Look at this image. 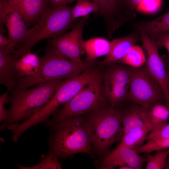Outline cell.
Here are the masks:
<instances>
[{
	"label": "cell",
	"mask_w": 169,
	"mask_h": 169,
	"mask_svg": "<svg viewBox=\"0 0 169 169\" xmlns=\"http://www.w3.org/2000/svg\"><path fill=\"white\" fill-rule=\"evenodd\" d=\"M162 47H164L166 49L169 54V36L163 40L161 44L160 49Z\"/></svg>",
	"instance_id": "836d02e7"
},
{
	"label": "cell",
	"mask_w": 169,
	"mask_h": 169,
	"mask_svg": "<svg viewBox=\"0 0 169 169\" xmlns=\"http://www.w3.org/2000/svg\"><path fill=\"white\" fill-rule=\"evenodd\" d=\"M83 47L86 54L85 59L90 62L98 58L107 55L110 51L111 43L103 38H93L84 41Z\"/></svg>",
	"instance_id": "ffe728a7"
},
{
	"label": "cell",
	"mask_w": 169,
	"mask_h": 169,
	"mask_svg": "<svg viewBox=\"0 0 169 169\" xmlns=\"http://www.w3.org/2000/svg\"><path fill=\"white\" fill-rule=\"evenodd\" d=\"M102 77V89L110 106L115 108L126 100L130 79V66L119 63L110 65Z\"/></svg>",
	"instance_id": "9c48e42d"
},
{
	"label": "cell",
	"mask_w": 169,
	"mask_h": 169,
	"mask_svg": "<svg viewBox=\"0 0 169 169\" xmlns=\"http://www.w3.org/2000/svg\"><path fill=\"white\" fill-rule=\"evenodd\" d=\"M141 39L140 31L135 30L129 35L114 39L111 43L109 54L101 62L103 65H108L117 63L122 59L131 48Z\"/></svg>",
	"instance_id": "2e32d148"
},
{
	"label": "cell",
	"mask_w": 169,
	"mask_h": 169,
	"mask_svg": "<svg viewBox=\"0 0 169 169\" xmlns=\"http://www.w3.org/2000/svg\"><path fill=\"white\" fill-rule=\"evenodd\" d=\"M77 3L72 8L73 19L89 16L92 12L95 13L98 10L96 4L89 0H76Z\"/></svg>",
	"instance_id": "d4e9b609"
},
{
	"label": "cell",
	"mask_w": 169,
	"mask_h": 169,
	"mask_svg": "<svg viewBox=\"0 0 169 169\" xmlns=\"http://www.w3.org/2000/svg\"><path fill=\"white\" fill-rule=\"evenodd\" d=\"M164 169H169V153H168L166 160Z\"/></svg>",
	"instance_id": "d590c367"
},
{
	"label": "cell",
	"mask_w": 169,
	"mask_h": 169,
	"mask_svg": "<svg viewBox=\"0 0 169 169\" xmlns=\"http://www.w3.org/2000/svg\"><path fill=\"white\" fill-rule=\"evenodd\" d=\"M142 0H119L122 10L128 18L132 21L136 17L135 9Z\"/></svg>",
	"instance_id": "f1b7e54d"
},
{
	"label": "cell",
	"mask_w": 169,
	"mask_h": 169,
	"mask_svg": "<svg viewBox=\"0 0 169 169\" xmlns=\"http://www.w3.org/2000/svg\"><path fill=\"white\" fill-rule=\"evenodd\" d=\"M140 31L143 47L148 58L145 64L149 74L160 84L166 99V105L169 106V94L167 87V74L165 61L160 56L156 44L144 31Z\"/></svg>",
	"instance_id": "7c38bea8"
},
{
	"label": "cell",
	"mask_w": 169,
	"mask_h": 169,
	"mask_svg": "<svg viewBox=\"0 0 169 169\" xmlns=\"http://www.w3.org/2000/svg\"><path fill=\"white\" fill-rule=\"evenodd\" d=\"M169 119V106L161 103L155 104L150 109L149 123L151 131L167 122Z\"/></svg>",
	"instance_id": "7402d4cb"
},
{
	"label": "cell",
	"mask_w": 169,
	"mask_h": 169,
	"mask_svg": "<svg viewBox=\"0 0 169 169\" xmlns=\"http://www.w3.org/2000/svg\"><path fill=\"white\" fill-rule=\"evenodd\" d=\"M169 148V138L165 139H151L148 140L136 151L138 153H149Z\"/></svg>",
	"instance_id": "484cf974"
},
{
	"label": "cell",
	"mask_w": 169,
	"mask_h": 169,
	"mask_svg": "<svg viewBox=\"0 0 169 169\" xmlns=\"http://www.w3.org/2000/svg\"><path fill=\"white\" fill-rule=\"evenodd\" d=\"M131 26L135 30L145 32L160 49L163 40L169 36V10L154 19L135 22Z\"/></svg>",
	"instance_id": "9a60e30c"
},
{
	"label": "cell",
	"mask_w": 169,
	"mask_h": 169,
	"mask_svg": "<svg viewBox=\"0 0 169 169\" xmlns=\"http://www.w3.org/2000/svg\"><path fill=\"white\" fill-rule=\"evenodd\" d=\"M42 161L37 165L31 167H27L17 164L19 169H62L61 164L58 158L47 154L41 155Z\"/></svg>",
	"instance_id": "4316f807"
},
{
	"label": "cell",
	"mask_w": 169,
	"mask_h": 169,
	"mask_svg": "<svg viewBox=\"0 0 169 169\" xmlns=\"http://www.w3.org/2000/svg\"><path fill=\"white\" fill-rule=\"evenodd\" d=\"M39 65L33 74L20 76L14 90H24L58 79H70L85 70L58 54L48 43L45 53L39 58Z\"/></svg>",
	"instance_id": "5b68a950"
},
{
	"label": "cell",
	"mask_w": 169,
	"mask_h": 169,
	"mask_svg": "<svg viewBox=\"0 0 169 169\" xmlns=\"http://www.w3.org/2000/svg\"><path fill=\"white\" fill-rule=\"evenodd\" d=\"M18 58L13 54L0 50V84L12 92L20 76L17 67Z\"/></svg>",
	"instance_id": "e0dca14e"
},
{
	"label": "cell",
	"mask_w": 169,
	"mask_h": 169,
	"mask_svg": "<svg viewBox=\"0 0 169 169\" xmlns=\"http://www.w3.org/2000/svg\"><path fill=\"white\" fill-rule=\"evenodd\" d=\"M146 61L145 55L142 49L139 46L135 45L125 56L116 63L136 68L144 65Z\"/></svg>",
	"instance_id": "cb8c5ba5"
},
{
	"label": "cell",
	"mask_w": 169,
	"mask_h": 169,
	"mask_svg": "<svg viewBox=\"0 0 169 169\" xmlns=\"http://www.w3.org/2000/svg\"><path fill=\"white\" fill-rule=\"evenodd\" d=\"M168 154L166 149L156 151L154 155H149L147 158L146 169H163Z\"/></svg>",
	"instance_id": "83f0119b"
},
{
	"label": "cell",
	"mask_w": 169,
	"mask_h": 169,
	"mask_svg": "<svg viewBox=\"0 0 169 169\" xmlns=\"http://www.w3.org/2000/svg\"><path fill=\"white\" fill-rule=\"evenodd\" d=\"M8 91L0 96V121L5 120L8 114V110H6L4 107L5 104L9 103V97Z\"/></svg>",
	"instance_id": "1f68e13d"
},
{
	"label": "cell",
	"mask_w": 169,
	"mask_h": 169,
	"mask_svg": "<svg viewBox=\"0 0 169 169\" xmlns=\"http://www.w3.org/2000/svg\"><path fill=\"white\" fill-rule=\"evenodd\" d=\"M168 138H169V123L167 122L150 131L147 135L146 140Z\"/></svg>",
	"instance_id": "f546056e"
},
{
	"label": "cell",
	"mask_w": 169,
	"mask_h": 169,
	"mask_svg": "<svg viewBox=\"0 0 169 169\" xmlns=\"http://www.w3.org/2000/svg\"><path fill=\"white\" fill-rule=\"evenodd\" d=\"M99 72L95 69H85L77 76L64 80L44 106L32 116L18 124L20 130L24 132L36 125L46 123L58 107L72 99Z\"/></svg>",
	"instance_id": "52a82bcc"
},
{
	"label": "cell",
	"mask_w": 169,
	"mask_h": 169,
	"mask_svg": "<svg viewBox=\"0 0 169 169\" xmlns=\"http://www.w3.org/2000/svg\"><path fill=\"white\" fill-rule=\"evenodd\" d=\"M95 152L102 157L110 147L121 140L123 135L120 114L116 108L108 106L83 115Z\"/></svg>",
	"instance_id": "277c9868"
},
{
	"label": "cell",
	"mask_w": 169,
	"mask_h": 169,
	"mask_svg": "<svg viewBox=\"0 0 169 169\" xmlns=\"http://www.w3.org/2000/svg\"><path fill=\"white\" fill-rule=\"evenodd\" d=\"M166 150L168 152V153H169V148L167 149Z\"/></svg>",
	"instance_id": "f35d334b"
},
{
	"label": "cell",
	"mask_w": 169,
	"mask_h": 169,
	"mask_svg": "<svg viewBox=\"0 0 169 169\" xmlns=\"http://www.w3.org/2000/svg\"><path fill=\"white\" fill-rule=\"evenodd\" d=\"M19 10L28 27L35 24L49 7V0H12Z\"/></svg>",
	"instance_id": "d6986e66"
},
{
	"label": "cell",
	"mask_w": 169,
	"mask_h": 169,
	"mask_svg": "<svg viewBox=\"0 0 169 169\" xmlns=\"http://www.w3.org/2000/svg\"><path fill=\"white\" fill-rule=\"evenodd\" d=\"M9 43V41L8 38L0 33V50H5Z\"/></svg>",
	"instance_id": "d6a6232c"
},
{
	"label": "cell",
	"mask_w": 169,
	"mask_h": 169,
	"mask_svg": "<svg viewBox=\"0 0 169 169\" xmlns=\"http://www.w3.org/2000/svg\"><path fill=\"white\" fill-rule=\"evenodd\" d=\"M110 106L103 92L102 76L99 72L72 99L56 111L52 117L46 121V124L49 127L68 118Z\"/></svg>",
	"instance_id": "8992f818"
},
{
	"label": "cell",
	"mask_w": 169,
	"mask_h": 169,
	"mask_svg": "<svg viewBox=\"0 0 169 169\" xmlns=\"http://www.w3.org/2000/svg\"><path fill=\"white\" fill-rule=\"evenodd\" d=\"M39 65V59L34 54L28 53L18 59L17 67L20 76L31 75L34 74Z\"/></svg>",
	"instance_id": "603a6c76"
},
{
	"label": "cell",
	"mask_w": 169,
	"mask_h": 169,
	"mask_svg": "<svg viewBox=\"0 0 169 169\" xmlns=\"http://www.w3.org/2000/svg\"><path fill=\"white\" fill-rule=\"evenodd\" d=\"M49 128L48 154L67 158L83 153L95 157L87 123L83 115L68 118Z\"/></svg>",
	"instance_id": "6da1fadb"
},
{
	"label": "cell",
	"mask_w": 169,
	"mask_h": 169,
	"mask_svg": "<svg viewBox=\"0 0 169 169\" xmlns=\"http://www.w3.org/2000/svg\"><path fill=\"white\" fill-rule=\"evenodd\" d=\"M161 0H142L137 7L140 11L148 13H154L158 11Z\"/></svg>",
	"instance_id": "4dcf8cb0"
},
{
	"label": "cell",
	"mask_w": 169,
	"mask_h": 169,
	"mask_svg": "<svg viewBox=\"0 0 169 169\" xmlns=\"http://www.w3.org/2000/svg\"><path fill=\"white\" fill-rule=\"evenodd\" d=\"M89 0L97 5L98 10L95 13L104 19L110 38L123 24L132 21L123 13L119 0Z\"/></svg>",
	"instance_id": "5bb4252c"
},
{
	"label": "cell",
	"mask_w": 169,
	"mask_h": 169,
	"mask_svg": "<svg viewBox=\"0 0 169 169\" xmlns=\"http://www.w3.org/2000/svg\"><path fill=\"white\" fill-rule=\"evenodd\" d=\"M166 68L167 74V87L168 93L169 94V67H167L166 66Z\"/></svg>",
	"instance_id": "74e56055"
},
{
	"label": "cell",
	"mask_w": 169,
	"mask_h": 169,
	"mask_svg": "<svg viewBox=\"0 0 169 169\" xmlns=\"http://www.w3.org/2000/svg\"><path fill=\"white\" fill-rule=\"evenodd\" d=\"M7 28L9 43L5 51L11 54L24 40L28 27L18 8L12 0H0V31L5 32Z\"/></svg>",
	"instance_id": "30bf717a"
},
{
	"label": "cell",
	"mask_w": 169,
	"mask_h": 169,
	"mask_svg": "<svg viewBox=\"0 0 169 169\" xmlns=\"http://www.w3.org/2000/svg\"><path fill=\"white\" fill-rule=\"evenodd\" d=\"M119 169H133L131 167L126 165H123L119 167Z\"/></svg>",
	"instance_id": "8d00e7d4"
},
{
	"label": "cell",
	"mask_w": 169,
	"mask_h": 169,
	"mask_svg": "<svg viewBox=\"0 0 169 169\" xmlns=\"http://www.w3.org/2000/svg\"><path fill=\"white\" fill-rule=\"evenodd\" d=\"M65 80L58 79L29 89L14 90L9 97L8 114L0 125V131L33 115L49 101L59 86Z\"/></svg>",
	"instance_id": "3957f363"
},
{
	"label": "cell",
	"mask_w": 169,
	"mask_h": 169,
	"mask_svg": "<svg viewBox=\"0 0 169 169\" xmlns=\"http://www.w3.org/2000/svg\"><path fill=\"white\" fill-rule=\"evenodd\" d=\"M125 109L119 111L123 130V134L131 129L144 126L149 123L150 110L142 106L129 102Z\"/></svg>",
	"instance_id": "ac0fdd59"
},
{
	"label": "cell",
	"mask_w": 169,
	"mask_h": 169,
	"mask_svg": "<svg viewBox=\"0 0 169 169\" xmlns=\"http://www.w3.org/2000/svg\"><path fill=\"white\" fill-rule=\"evenodd\" d=\"M89 16L82 17L69 32L56 38L48 39V43L60 55L85 70L81 58L84 53L82 38L83 28Z\"/></svg>",
	"instance_id": "8fae6325"
},
{
	"label": "cell",
	"mask_w": 169,
	"mask_h": 169,
	"mask_svg": "<svg viewBox=\"0 0 169 169\" xmlns=\"http://www.w3.org/2000/svg\"><path fill=\"white\" fill-rule=\"evenodd\" d=\"M130 79L126 100L150 110L157 103L166 105L163 89L148 72L145 64L139 68L130 67Z\"/></svg>",
	"instance_id": "ba28073f"
},
{
	"label": "cell",
	"mask_w": 169,
	"mask_h": 169,
	"mask_svg": "<svg viewBox=\"0 0 169 169\" xmlns=\"http://www.w3.org/2000/svg\"><path fill=\"white\" fill-rule=\"evenodd\" d=\"M139 154L135 150L119 145L102 157L100 163H97V166L99 169H112L126 165L133 169H141L147 158Z\"/></svg>",
	"instance_id": "4fadbf2b"
},
{
	"label": "cell",
	"mask_w": 169,
	"mask_h": 169,
	"mask_svg": "<svg viewBox=\"0 0 169 169\" xmlns=\"http://www.w3.org/2000/svg\"><path fill=\"white\" fill-rule=\"evenodd\" d=\"M75 0H49L50 3L55 4H70Z\"/></svg>",
	"instance_id": "e575fe53"
},
{
	"label": "cell",
	"mask_w": 169,
	"mask_h": 169,
	"mask_svg": "<svg viewBox=\"0 0 169 169\" xmlns=\"http://www.w3.org/2000/svg\"><path fill=\"white\" fill-rule=\"evenodd\" d=\"M151 130L149 123L144 126L132 128L123 134L119 145L136 150L142 146Z\"/></svg>",
	"instance_id": "44dd1931"
},
{
	"label": "cell",
	"mask_w": 169,
	"mask_h": 169,
	"mask_svg": "<svg viewBox=\"0 0 169 169\" xmlns=\"http://www.w3.org/2000/svg\"><path fill=\"white\" fill-rule=\"evenodd\" d=\"M72 8L66 4L50 3L33 26L28 28L24 40L13 54L21 58L30 52L40 41L56 38L64 34L74 21L72 17Z\"/></svg>",
	"instance_id": "7a4b0ae2"
}]
</instances>
